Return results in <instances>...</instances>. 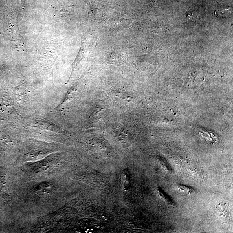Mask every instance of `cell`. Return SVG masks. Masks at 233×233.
Returning a JSON list of instances; mask_svg holds the SVG:
<instances>
[{
	"label": "cell",
	"instance_id": "2",
	"mask_svg": "<svg viewBox=\"0 0 233 233\" xmlns=\"http://www.w3.org/2000/svg\"><path fill=\"white\" fill-rule=\"evenodd\" d=\"M177 189L181 193L186 194V195L192 194L195 191V190L192 187H189L185 185H177Z\"/></svg>",
	"mask_w": 233,
	"mask_h": 233
},
{
	"label": "cell",
	"instance_id": "1",
	"mask_svg": "<svg viewBox=\"0 0 233 233\" xmlns=\"http://www.w3.org/2000/svg\"><path fill=\"white\" fill-rule=\"evenodd\" d=\"M52 189L51 184L47 182H44L38 184L36 187L37 192L42 194L48 193Z\"/></svg>",
	"mask_w": 233,
	"mask_h": 233
}]
</instances>
